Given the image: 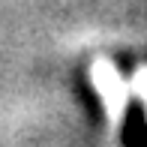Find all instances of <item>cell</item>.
Wrapping results in <instances>:
<instances>
[{
  "instance_id": "6da1fadb",
  "label": "cell",
  "mask_w": 147,
  "mask_h": 147,
  "mask_svg": "<svg viewBox=\"0 0 147 147\" xmlns=\"http://www.w3.org/2000/svg\"><path fill=\"white\" fill-rule=\"evenodd\" d=\"M90 78H93L96 93L102 96V102H105L108 117L120 120V117H123V108H126V90H129L123 84V78H120V72L111 66V60L99 57V60H93V66H90Z\"/></svg>"
},
{
  "instance_id": "7a4b0ae2",
  "label": "cell",
  "mask_w": 147,
  "mask_h": 147,
  "mask_svg": "<svg viewBox=\"0 0 147 147\" xmlns=\"http://www.w3.org/2000/svg\"><path fill=\"white\" fill-rule=\"evenodd\" d=\"M132 90L144 99V108H147V69H138L135 78H132Z\"/></svg>"
}]
</instances>
